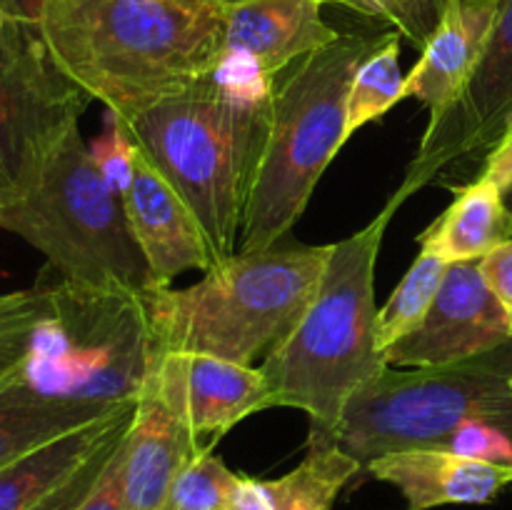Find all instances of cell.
Returning <instances> with one entry per match:
<instances>
[{
  "mask_svg": "<svg viewBox=\"0 0 512 510\" xmlns=\"http://www.w3.org/2000/svg\"><path fill=\"white\" fill-rule=\"evenodd\" d=\"M90 148V158L98 165L100 175L105 178V183L115 190V193L123 195L125 185H128L130 173H133V155L135 145L130 140L128 128H125L123 120L115 113L105 115V128Z\"/></svg>",
  "mask_w": 512,
  "mask_h": 510,
  "instance_id": "4316f807",
  "label": "cell"
},
{
  "mask_svg": "<svg viewBox=\"0 0 512 510\" xmlns=\"http://www.w3.org/2000/svg\"><path fill=\"white\" fill-rule=\"evenodd\" d=\"M498 10L500 0H445L438 25L405 78V98L420 100L430 118L438 115L478 65Z\"/></svg>",
  "mask_w": 512,
  "mask_h": 510,
  "instance_id": "e0dca14e",
  "label": "cell"
},
{
  "mask_svg": "<svg viewBox=\"0 0 512 510\" xmlns=\"http://www.w3.org/2000/svg\"><path fill=\"white\" fill-rule=\"evenodd\" d=\"M405 78L400 68V33L390 30L388 40L355 73L345 110V138H353L363 125L383 118L405 98Z\"/></svg>",
  "mask_w": 512,
  "mask_h": 510,
  "instance_id": "603a6c76",
  "label": "cell"
},
{
  "mask_svg": "<svg viewBox=\"0 0 512 510\" xmlns=\"http://www.w3.org/2000/svg\"><path fill=\"white\" fill-rule=\"evenodd\" d=\"M0 228L40 250L65 283L133 295L155 285L123 195L105 183L80 128L65 135L28 190L0 200Z\"/></svg>",
  "mask_w": 512,
  "mask_h": 510,
  "instance_id": "8992f818",
  "label": "cell"
},
{
  "mask_svg": "<svg viewBox=\"0 0 512 510\" xmlns=\"http://www.w3.org/2000/svg\"><path fill=\"white\" fill-rule=\"evenodd\" d=\"M208 3H220V5H238V3H245V0H208Z\"/></svg>",
  "mask_w": 512,
  "mask_h": 510,
  "instance_id": "e575fe53",
  "label": "cell"
},
{
  "mask_svg": "<svg viewBox=\"0 0 512 510\" xmlns=\"http://www.w3.org/2000/svg\"><path fill=\"white\" fill-rule=\"evenodd\" d=\"M148 380L200 450H215L228 430L248 415L270 408L260 368L213 355L168 353L153 358Z\"/></svg>",
  "mask_w": 512,
  "mask_h": 510,
  "instance_id": "7c38bea8",
  "label": "cell"
},
{
  "mask_svg": "<svg viewBox=\"0 0 512 510\" xmlns=\"http://www.w3.org/2000/svg\"><path fill=\"white\" fill-rule=\"evenodd\" d=\"M468 423H490L512 438V343L450 365L385 368L353 395L333 433L320 438L365 470L395 450L450 448Z\"/></svg>",
  "mask_w": 512,
  "mask_h": 510,
  "instance_id": "52a82bcc",
  "label": "cell"
},
{
  "mask_svg": "<svg viewBox=\"0 0 512 510\" xmlns=\"http://www.w3.org/2000/svg\"><path fill=\"white\" fill-rule=\"evenodd\" d=\"M330 245H273L213 263L188 288L153 285L140 295L153 358L213 355L253 365L293 330L313 300Z\"/></svg>",
  "mask_w": 512,
  "mask_h": 510,
  "instance_id": "277c9868",
  "label": "cell"
},
{
  "mask_svg": "<svg viewBox=\"0 0 512 510\" xmlns=\"http://www.w3.org/2000/svg\"><path fill=\"white\" fill-rule=\"evenodd\" d=\"M5 25H8V18H5L3 8H0V33H3V28H5Z\"/></svg>",
  "mask_w": 512,
  "mask_h": 510,
  "instance_id": "d590c367",
  "label": "cell"
},
{
  "mask_svg": "<svg viewBox=\"0 0 512 510\" xmlns=\"http://www.w3.org/2000/svg\"><path fill=\"white\" fill-rule=\"evenodd\" d=\"M90 98L65 78L40 30L10 23L0 33V200L28 190Z\"/></svg>",
  "mask_w": 512,
  "mask_h": 510,
  "instance_id": "9c48e42d",
  "label": "cell"
},
{
  "mask_svg": "<svg viewBox=\"0 0 512 510\" xmlns=\"http://www.w3.org/2000/svg\"><path fill=\"white\" fill-rule=\"evenodd\" d=\"M135 413V400L113 415L80 425L0 468V510H30L63 485Z\"/></svg>",
  "mask_w": 512,
  "mask_h": 510,
  "instance_id": "d6986e66",
  "label": "cell"
},
{
  "mask_svg": "<svg viewBox=\"0 0 512 510\" xmlns=\"http://www.w3.org/2000/svg\"><path fill=\"white\" fill-rule=\"evenodd\" d=\"M395 210L388 203L373 223L330 245L313 300L260 365L270 408L303 410L313 423L310 433H333L353 395L388 368L375 308V263Z\"/></svg>",
  "mask_w": 512,
  "mask_h": 510,
  "instance_id": "3957f363",
  "label": "cell"
},
{
  "mask_svg": "<svg viewBox=\"0 0 512 510\" xmlns=\"http://www.w3.org/2000/svg\"><path fill=\"white\" fill-rule=\"evenodd\" d=\"M53 315V283L0 295V388L28 373L38 330Z\"/></svg>",
  "mask_w": 512,
  "mask_h": 510,
  "instance_id": "7402d4cb",
  "label": "cell"
},
{
  "mask_svg": "<svg viewBox=\"0 0 512 510\" xmlns=\"http://www.w3.org/2000/svg\"><path fill=\"white\" fill-rule=\"evenodd\" d=\"M45 0H0L5 18L15 25H25V28L38 30L40 15H43Z\"/></svg>",
  "mask_w": 512,
  "mask_h": 510,
  "instance_id": "d6a6232c",
  "label": "cell"
},
{
  "mask_svg": "<svg viewBox=\"0 0 512 510\" xmlns=\"http://www.w3.org/2000/svg\"><path fill=\"white\" fill-rule=\"evenodd\" d=\"M512 343L510 315L480 270V260L450 263L418 330L385 350L388 368H433Z\"/></svg>",
  "mask_w": 512,
  "mask_h": 510,
  "instance_id": "8fae6325",
  "label": "cell"
},
{
  "mask_svg": "<svg viewBox=\"0 0 512 510\" xmlns=\"http://www.w3.org/2000/svg\"><path fill=\"white\" fill-rule=\"evenodd\" d=\"M480 270L493 293L505 303V308H512V240L485 255L480 260Z\"/></svg>",
  "mask_w": 512,
  "mask_h": 510,
  "instance_id": "4dcf8cb0",
  "label": "cell"
},
{
  "mask_svg": "<svg viewBox=\"0 0 512 510\" xmlns=\"http://www.w3.org/2000/svg\"><path fill=\"white\" fill-rule=\"evenodd\" d=\"M450 450L488 463L512 465V438L490 423H468L450 440Z\"/></svg>",
  "mask_w": 512,
  "mask_h": 510,
  "instance_id": "f1b7e54d",
  "label": "cell"
},
{
  "mask_svg": "<svg viewBox=\"0 0 512 510\" xmlns=\"http://www.w3.org/2000/svg\"><path fill=\"white\" fill-rule=\"evenodd\" d=\"M503 200H505V205H508V210L512 215V185H508V188L503 190Z\"/></svg>",
  "mask_w": 512,
  "mask_h": 510,
  "instance_id": "836d02e7",
  "label": "cell"
},
{
  "mask_svg": "<svg viewBox=\"0 0 512 510\" xmlns=\"http://www.w3.org/2000/svg\"><path fill=\"white\" fill-rule=\"evenodd\" d=\"M363 465L328 438L310 435L308 455L275 480L235 478L225 510H333L345 485Z\"/></svg>",
  "mask_w": 512,
  "mask_h": 510,
  "instance_id": "ac0fdd59",
  "label": "cell"
},
{
  "mask_svg": "<svg viewBox=\"0 0 512 510\" xmlns=\"http://www.w3.org/2000/svg\"><path fill=\"white\" fill-rule=\"evenodd\" d=\"M205 450L145 380L123 443L125 510H163L175 478Z\"/></svg>",
  "mask_w": 512,
  "mask_h": 510,
  "instance_id": "2e32d148",
  "label": "cell"
},
{
  "mask_svg": "<svg viewBox=\"0 0 512 510\" xmlns=\"http://www.w3.org/2000/svg\"><path fill=\"white\" fill-rule=\"evenodd\" d=\"M508 315H510V335H512V308H508Z\"/></svg>",
  "mask_w": 512,
  "mask_h": 510,
  "instance_id": "8d00e7d4",
  "label": "cell"
},
{
  "mask_svg": "<svg viewBox=\"0 0 512 510\" xmlns=\"http://www.w3.org/2000/svg\"><path fill=\"white\" fill-rule=\"evenodd\" d=\"M448 265V260L438 258L428 250H420L415 263L410 265L408 273L403 275L398 288L388 298V303L378 310L380 348L388 350L400 338L420 328L425 315L433 308V300L443 285Z\"/></svg>",
  "mask_w": 512,
  "mask_h": 510,
  "instance_id": "cb8c5ba5",
  "label": "cell"
},
{
  "mask_svg": "<svg viewBox=\"0 0 512 510\" xmlns=\"http://www.w3.org/2000/svg\"><path fill=\"white\" fill-rule=\"evenodd\" d=\"M320 3H335L368 18L388 20L395 25L400 38L405 35L415 48L423 50L438 25L445 0H320Z\"/></svg>",
  "mask_w": 512,
  "mask_h": 510,
  "instance_id": "484cf974",
  "label": "cell"
},
{
  "mask_svg": "<svg viewBox=\"0 0 512 510\" xmlns=\"http://www.w3.org/2000/svg\"><path fill=\"white\" fill-rule=\"evenodd\" d=\"M135 145V143H133ZM123 205L135 240L150 265L155 285H173L188 270L213 268L208 238L178 190L135 145L133 173L123 190Z\"/></svg>",
  "mask_w": 512,
  "mask_h": 510,
  "instance_id": "4fadbf2b",
  "label": "cell"
},
{
  "mask_svg": "<svg viewBox=\"0 0 512 510\" xmlns=\"http://www.w3.org/2000/svg\"><path fill=\"white\" fill-rule=\"evenodd\" d=\"M123 123L193 210L215 263L238 253L268 138L270 80L225 58L215 73Z\"/></svg>",
  "mask_w": 512,
  "mask_h": 510,
  "instance_id": "7a4b0ae2",
  "label": "cell"
},
{
  "mask_svg": "<svg viewBox=\"0 0 512 510\" xmlns=\"http://www.w3.org/2000/svg\"><path fill=\"white\" fill-rule=\"evenodd\" d=\"M125 405L128 403H88L45 393L35 388L25 373L23 378L0 388V468L58 435L113 415Z\"/></svg>",
  "mask_w": 512,
  "mask_h": 510,
  "instance_id": "ffe728a7",
  "label": "cell"
},
{
  "mask_svg": "<svg viewBox=\"0 0 512 510\" xmlns=\"http://www.w3.org/2000/svg\"><path fill=\"white\" fill-rule=\"evenodd\" d=\"M55 315L38 330L28 380L45 393L120 405L148 378V318L140 295L55 280Z\"/></svg>",
  "mask_w": 512,
  "mask_h": 510,
  "instance_id": "ba28073f",
  "label": "cell"
},
{
  "mask_svg": "<svg viewBox=\"0 0 512 510\" xmlns=\"http://www.w3.org/2000/svg\"><path fill=\"white\" fill-rule=\"evenodd\" d=\"M390 33H340L270 80V125L245 208L238 253L283 243L325 168L345 145L348 93L360 65Z\"/></svg>",
  "mask_w": 512,
  "mask_h": 510,
  "instance_id": "5b68a950",
  "label": "cell"
},
{
  "mask_svg": "<svg viewBox=\"0 0 512 510\" xmlns=\"http://www.w3.org/2000/svg\"><path fill=\"white\" fill-rule=\"evenodd\" d=\"M512 123V0H500L498 18L478 65L455 98L428 120L423 140L393 205L438 180L448 165L490 150Z\"/></svg>",
  "mask_w": 512,
  "mask_h": 510,
  "instance_id": "30bf717a",
  "label": "cell"
},
{
  "mask_svg": "<svg viewBox=\"0 0 512 510\" xmlns=\"http://www.w3.org/2000/svg\"><path fill=\"white\" fill-rule=\"evenodd\" d=\"M478 178L488 180V183H493L495 188L500 190H505L508 185H512V123L503 133V138L488 150L483 173H480Z\"/></svg>",
  "mask_w": 512,
  "mask_h": 510,
  "instance_id": "1f68e13d",
  "label": "cell"
},
{
  "mask_svg": "<svg viewBox=\"0 0 512 510\" xmlns=\"http://www.w3.org/2000/svg\"><path fill=\"white\" fill-rule=\"evenodd\" d=\"M235 478L220 455L205 450L175 478L163 510H225Z\"/></svg>",
  "mask_w": 512,
  "mask_h": 510,
  "instance_id": "d4e9b609",
  "label": "cell"
},
{
  "mask_svg": "<svg viewBox=\"0 0 512 510\" xmlns=\"http://www.w3.org/2000/svg\"><path fill=\"white\" fill-rule=\"evenodd\" d=\"M512 240V215L503 190L483 178L455 190V198L443 215L420 235V250L448 263L483 260L500 245Z\"/></svg>",
  "mask_w": 512,
  "mask_h": 510,
  "instance_id": "44dd1931",
  "label": "cell"
},
{
  "mask_svg": "<svg viewBox=\"0 0 512 510\" xmlns=\"http://www.w3.org/2000/svg\"><path fill=\"white\" fill-rule=\"evenodd\" d=\"M128 435V433H125ZM125 443V438H123ZM123 443L108 460L100 478L85 495L78 510H125V475H123Z\"/></svg>",
  "mask_w": 512,
  "mask_h": 510,
  "instance_id": "f546056e",
  "label": "cell"
},
{
  "mask_svg": "<svg viewBox=\"0 0 512 510\" xmlns=\"http://www.w3.org/2000/svg\"><path fill=\"white\" fill-rule=\"evenodd\" d=\"M365 470L398 488L408 510L490 503L512 485V465L468 458L450 448L395 450L370 460Z\"/></svg>",
  "mask_w": 512,
  "mask_h": 510,
  "instance_id": "9a60e30c",
  "label": "cell"
},
{
  "mask_svg": "<svg viewBox=\"0 0 512 510\" xmlns=\"http://www.w3.org/2000/svg\"><path fill=\"white\" fill-rule=\"evenodd\" d=\"M225 8L208 0H45L38 30L65 78L108 113L133 120L223 65Z\"/></svg>",
  "mask_w": 512,
  "mask_h": 510,
  "instance_id": "6da1fadb",
  "label": "cell"
},
{
  "mask_svg": "<svg viewBox=\"0 0 512 510\" xmlns=\"http://www.w3.org/2000/svg\"><path fill=\"white\" fill-rule=\"evenodd\" d=\"M130 423H133V418H130L128 423L120 425V428L115 430V433L110 435V438L105 440V443L100 445V448L95 450V453L90 455V458L85 460V463L80 465V468L75 470V473L70 475L63 485H58V488H55L48 498H43L38 505H35V508H30V510H78V505L83 503L85 495L90 493V488H93L95 480L100 478V473H103V468L108 465V460L113 458V453L118 450V445L123 443Z\"/></svg>",
  "mask_w": 512,
  "mask_h": 510,
  "instance_id": "83f0119b",
  "label": "cell"
},
{
  "mask_svg": "<svg viewBox=\"0 0 512 510\" xmlns=\"http://www.w3.org/2000/svg\"><path fill=\"white\" fill-rule=\"evenodd\" d=\"M338 38L320 0H245L225 8V58L268 80Z\"/></svg>",
  "mask_w": 512,
  "mask_h": 510,
  "instance_id": "5bb4252c",
  "label": "cell"
}]
</instances>
